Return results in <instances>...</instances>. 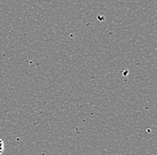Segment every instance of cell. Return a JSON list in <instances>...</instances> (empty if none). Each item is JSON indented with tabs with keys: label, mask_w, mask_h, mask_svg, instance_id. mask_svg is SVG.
Listing matches in <instances>:
<instances>
[{
	"label": "cell",
	"mask_w": 157,
	"mask_h": 155,
	"mask_svg": "<svg viewBox=\"0 0 157 155\" xmlns=\"http://www.w3.org/2000/svg\"><path fill=\"white\" fill-rule=\"evenodd\" d=\"M4 150H5V144H4L3 139H1V138H0V155L3 154Z\"/></svg>",
	"instance_id": "obj_1"
}]
</instances>
